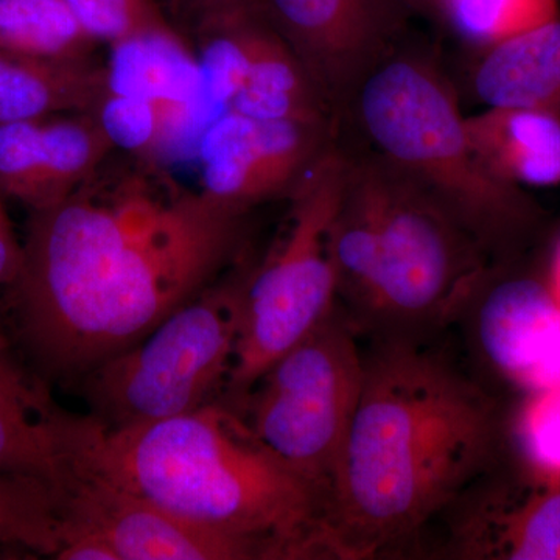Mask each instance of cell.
Listing matches in <instances>:
<instances>
[{"label":"cell","instance_id":"obj_16","mask_svg":"<svg viewBox=\"0 0 560 560\" xmlns=\"http://www.w3.org/2000/svg\"><path fill=\"white\" fill-rule=\"evenodd\" d=\"M480 51L470 91L481 105L560 114V16Z\"/></svg>","mask_w":560,"mask_h":560},{"label":"cell","instance_id":"obj_28","mask_svg":"<svg viewBox=\"0 0 560 560\" xmlns=\"http://www.w3.org/2000/svg\"><path fill=\"white\" fill-rule=\"evenodd\" d=\"M55 558L60 560H119V556L101 534L88 529H65L60 551Z\"/></svg>","mask_w":560,"mask_h":560},{"label":"cell","instance_id":"obj_19","mask_svg":"<svg viewBox=\"0 0 560 560\" xmlns=\"http://www.w3.org/2000/svg\"><path fill=\"white\" fill-rule=\"evenodd\" d=\"M109 47L106 91L195 109L208 102L198 57L173 27Z\"/></svg>","mask_w":560,"mask_h":560},{"label":"cell","instance_id":"obj_7","mask_svg":"<svg viewBox=\"0 0 560 560\" xmlns=\"http://www.w3.org/2000/svg\"><path fill=\"white\" fill-rule=\"evenodd\" d=\"M249 271L210 283L138 345L88 372L92 418L108 429L189 415L230 375Z\"/></svg>","mask_w":560,"mask_h":560},{"label":"cell","instance_id":"obj_18","mask_svg":"<svg viewBox=\"0 0 560 560\" xmlns=\"http://www.w3.org/2000/svg\"><path fill=\"white\" fill-rule=\"evenodd\" d=\"M106 92L105 68L0 50V125L92 113Z\"/></svg>","mask_w":560,"mask_h":560},{"label":"cell","instance_id":"obj_15","mask_svg":"<svg viewBox=\"0 0 560 560\" xmlns=\"http://www.w3.org/2000/svg\"><path fill=\"white\" fill-rule=\"evenodd\" d=\"M464 125L475 156L500 183L518 189L559 186L560 114L486 108Z\"/></svg>","mask_w":560,"mask_h":560},{"label":"cell","instance_id":"obj_31","mask_svg":"<svg viewBox=\"0 0 560 560\" xmlns=\"http://www.w3.org/2000/svg\"><path fill=\"white\" fill-rule=\"evenodd\" d=\"M256 2L257 0H194L195 5L201 10L202 16L205 18L223 13V11L241 9V7Z\"/></svg>","mask_w":560,"mask_h":560},{"label":"cell","instance_id":"obj_8","mask_svg":"<svg viewBox=\"0 0 560 560\" xmlns=\"http://www.w3.org/2000/svg\"><path fill=\"white\" fill-rule=\"evenodd\" d=\"M357 335L337 305L268 368L241 415L256 440L316 490L324 508L363 385Z\"/></svg>","mask_w":560,"mask_h":560},{"label":"cell","instance_id":"obj_17","mask_svg":"<svg viewBox=\"0 0 560 560\" xmlns=\"http://www.w3.org/2000/svg\"><path fill=\"white\" fill-rule=\"evenodd\" d=\"M228 110L260 120L338 125V117L276 28L267 7H261L254 31L245 84Z\"/></svg>","mask_w":560,"mask_h":560},{"label":"cell","instance_id":"obj_12","mask_svg":"<svg viewBox=\"0 0 560 560\" xmlns=\"http://www.w3.org/2000/svg\"><path fill=\"white\" fill-rule=\"evenodd\" d=\"M474 337L490 370L529 394L560 386V301L547 278L497 270L471 302Z\"/></svg>","mask_w":560,"mask_h":560},{"label":"cell","instance_id":"obj_22","mask_svg":"<svg viewBox=\"0 0 560 560\" xmlns=\"http://www.w3.org/2000/svg\"><path fill=\"white\" fill-rule=\"evenodd\" d=\"M43 147V209L57 205L79 189L108 161L110 151H114L91 113L65 119H44Z\"/></svg>","mask_w":560,"mask_h":560},{"label":"cell","instance_id":"obj_27","mask_svg":"<svg viewBox=\"0 0 560 560\" xmlns=\"http://www.w3.org/2000/svg\"><path fill=\"white\" fill-rule=\"evenodd\" d=\"M66 3L95 43L109 46L172 27L156 0H66Z\"/></svg>","mask_w":560,"mask_h":560},{"label":"cell","instance_id":"obj_29","mask_svg":"<svg viewBox=\"0 0 560 560\" xmlns=\"http://www.w3.org/2000/svg\"><path fill=\"white\" fill-rule=\"evenodd\" d=\"M0 191V285H11L20 275L22 245L18 242Z\"/></svg>","mask_w":560,"mask_h":560},{"label":"cell","instance_id":"obj_3","mask_svg":"<svg viewBox=\"0 0 560 560\" xmlns=\"http://www.w3.org/2000/svg\"><path fill=\"white\" fill-rule=\"evenodd\" d=\"M69 460L70 469L256 545L264 559L324 555L323 499L219 404L119 429L77 416Z\"/></svg>","mask_w":560,"mask_h":560},{"label":"cell","instance_id":"obj_2","mask_svg":"<svg viewBox=\"0 0 560 560\" xmlns=\"http://www.w3.org/2000/svg\"><path fill=\"white\" fill-rule=\"evenodd\" d=\"M497 401L423 342L375 338L331 477L323 547L370 559L411 540L495 463Z\"/></svg>","mask_w":560,"mask_h":560},{"label":"cell","instance_id":"obj_26","mask_svg":"<svg viewBox=\"0 0 560 560\" xmlns=\"http://www.w3.org/2000/svg\"><path fill=\"white\" fill-rule=\"evenodd\" d=\"M43 120L0 125V191L32 210L44 206Z\"/></svg>","mask_w":560,"mask_h":560},{"label":"cell","instance_id":"obj_21","mask_svg":"<svg viewBox=\"0 0 560 560\" xmlns=\"http://www.w3.org/2000/svg\"><path fill=\"white\" fill-rule=\"evenodd\" d=\"M94 46L66 0H0V50L81 60Z\"/></svg>","mask_w":560,"mask_h":560},{"label":"cell","instance_id":"obj_14","mask_svg":"<svg viewBox=\"0 0 560 560\" xmlns=\"http://www.w3.org/2000/svg\"><path fill=\"white\" fill-rule=\"evenodd\" d=\"M70 419L46 385L0 349V471L36 478L60 493L70 471Z\"/></svg>","mask_w":560,"mask_h":560},{"label":"cell","instance_id":"obj_10","mask_svg":"<svg viewBox=\"0 0 560 560\" xmlns=\"http://www.w3.org/2000/svg\"><path fill=\"white\" fill-rule=\"evenodd\" d=\"M337 142V125L260 120L224 110L198 143L201 190L248 212L260 202L289 197L302 175Z\"/></svg>","mask_w":560,"mask_h":560},{"label":"cell","instance_id":"obj_24","mask_svg":"<svg viewBox=\"0 0 560 560\" xmlns=\"http://www.w3.org/2000/svg\"><path fill=\"white\" fill-rule=\"evenodd\" d=\"M560 16V0H447L442 24L477 49Z\"/></svg>","mask_w":560,"mask_h":560},{"label":"cell","instance_id":"obj_11","mask_svg":"<svg viewBox=\"0 0 560 560\" xmlns=\"http://www.w3.org/2000/svg\"><path fill=\"white\" fill-rule=\"evenodd\" d=\"M60 506L62 530L101 534L119 560L264 559L256 545L186 521L91 471L70 470Z\"/></svg>","mask_w":560,"mask_h":560},{"label":"cell","instance_id":"obj_13","mask_svg":"<svg viewBox=\"0 0 560 560\" xmlns=\"http://www.w3.org/2000/svg\"><path fill=\"white\" fill-rule=\"evenodd\" d=\"M451 552L460 559L560 560V481L521 470L474 486L455 504Z\"/></svg>","mask_w":560,"mask_h":560},{"label":"cell","instance_id":"obj_1","mask_svg":"<svg viewBox=\"0 0 560 560\" xmlns=\"http://www.w3.org/2000/svg\"><path fill=\"white\" fill-rule=\"evenodd\" d=\"M246 212L139 160L105 164L35 210L14 287L25 345L55 374L86 375L208 289Z\"/></svg>","mask_w":560,"mask_h":560},{"label":"cell","instance_id":"obj_9","mask_svg":"<svg viewBox=\"0 0 560 560\" xmlns=\"http://www.w3.org/2000/svg\"><path fill=\"white\" fill-rule=\"evenodd\" d=\"M268 14L340 120L361 81L400 46V0H268Z\"/></svg>","mask_w":560,"mask_h":560},{"label":"cell","instance_id":"obj_25","mask_svg":"<svg viewBox=\"0 0 560 560\" xmlns=\"http://www.w3.org/2000/svg\"><path fill=\"white\" fill-rule=\"evenodd\" d=\"M512 441L523 471L560 481V386L525 396Z\"/></svg>","mask_w":560,"mask_h":560},{"label":"cell","instance_id":"obj_20","mask_svg":"<svg viewBox=\"0 0 560 560\" xmlns=\"http://www.w3.org/2000/svg\"><path fill=\"white\" fill-rule=\"evenodd\" d=\"M198 110L106 91L91 114L114 150L151 161L189 131Z\"/></svg>","mask_w":560,"mask_h":560},{"label":"cell","instance_id":"obj_32","mask_svg":"<svg viewBox=\"0 0 560 560\" xmlns=\"http://www.w3.org/2000/svg\"><path fill=\"white\" fill-rule=\"evenodd\" d=\"M548 283H550L552 293L560 301V241L556 245L555 253H552L550 268H548L547 275Z\"/></svg>","mask_w":560,"mask_h":560},{"label":"cell","instance_id":"obj_5","mask_svg":"<svg viewBox=\"0 0 560 560\" xmlns=\"http://www.w3.org/2000/svg\"><path fill=\"white\" fill-rule=\"evenodd\" d=\"M348 113L371 150L418 180L497 260L539 223L526 190L500 183L477 160L458 95L422 54L389 51L361 81Z\"/></svg>","mask_w":560,"mask_h":560},{"label":"cell","instance_id":"obj_30","mask_svg":"<svg viewBox=\"0 0 560 560\" xmlns=\"http://www.w3.org/2000/svg\"><path fill=\"white\" fill-rule=\"evenodd\" d=\"M412 14L430 18V20L442 22L445 2L447 0H400Z\"/></svg>","mask_w":560,"mask_h":560},{"label":"cell","instance_id":"obj_23","mask_svg":"<svg viewBox=\"0 0 560 560\" xmlns=\"http://www.w3.org/2000/svg\"><path fill=\"white\" fill-rule=\"evenodd\" d=\"M0 541L40 552L60 551V497L47 482L0 471Z\"/></svg>","mask_w":560,"mask_h":560},{"label":"cell","instance_id":"obj_4","mask_svg":"<svg viewBox=\"0 0 560 560\" xmlns=\"http://www.w3.org/2000/svg\"><path fill=\"white\" fill-rule=\"evenodd\" d=\"M338 304L375 338H423L466 316L499 260L377 151L346 150L330 231Z\"/></svg>","mask_w":560,"mask_h":560},{"label":"cell","instance_id":"obj_6","mask_svg":"<svg viewBox=\"0 0 560 560\" xmlns=\"http://www.w3.org/2000/svg\"><path fill=\"white\" fill-rule=\"evenodd\" d=\"M346 150L331 145L289 194L275 245L249 270L234 360L221 407L241 416L254 385L338 305L330 231L345 180Z\"/></svg>","mask_w":560,"mask_h":560}]
</instances>
